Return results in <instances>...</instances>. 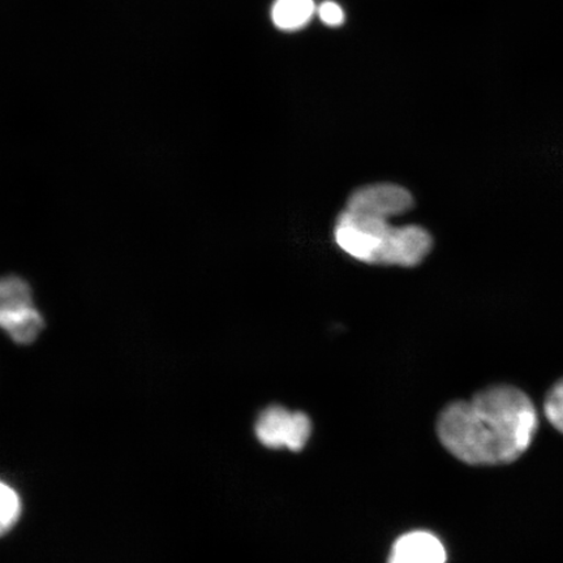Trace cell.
<instances>
[{
	"mask_svg": "<svg viewBox=\"0 0 563 563\" xmlns=\"http://www.w3.org/2000/svg\"><path fill=\"white\" fill-rule=\"evenodd\" d=\"M27 305H33L30 284L18 276L0 277V317Z\"/></svg>",
	"mask_w": 563,
	"mask_h": 563,
	"instance_id": "obj_9",
	"label": "cell"
},
{
	"mask_svg": "<svg viewBox=\"0 0 563 563\" xmlns=\"http://www.w3.org/2000/svg\"><path fill=\"white\" fill-rule=\"evenodd\" d=\"M320 18L329 26H340L344 21V13L334 2H325L320 5Z\"/></svg>",
	"mask_w": 563,
	"mask_h": 563,
	"instance_id": "obj_12",
	"label": "cell"
},
{
	"mask_svg": "<svg viewBox=\"0 0 563 563\" xmlns=\"http://www.w3.org/2000/svg\"><path fill=\"white\" fill-rule=\"evenodd\" d=\"M255 431L258 441L266 448H287L299 452L311 435L312 424L306 413L271 406L260 415Z\"/></svg>",
	"mask_w": 563,
	"mask_h": 563,
	"instance_id": "obj_3",
	"label": "cell"
},
{
	"mask_svg": "<svg viewBox=\"0 0 563 563\" xmlns=\"http://www.w3.org/2000/svg\"><path fill=\"white\" fill-rule=\"evenodd\" d=\"M44 327V317L34 305L20 307L0 317V329L19 344H30L37 340Z\"/></svg>",
	"mask_w": 563,
	"mask_h": 563,
	"instance_id": "obj_7",
	"label": "cell"
},
{
	"mask_svg": "<svg viewBox=\"0 0 563 563\" xmlns=\"http://www.w3.org/2000/svg\"><path fill=\"white\" fill-rule=\"evenodd\" d=\"M21 516V499L15 489L0 482V537L12 530Z\"/></svg>",
	"mask_w": 563,
	"mask_h": 563,
	"instance_id": "obj_10",
	"label": "cell"
},
{
	"mask_svg": "<svg viewBox=\"0 0 563 563\" xmlns=\"http://www.w3.org/2000/svg\"><path fill=\"white\" fill-rule=\"evenodd\" d=\"M537 429L531 399L512 386H493L471 400L449 405L438 424L448 452L474 466L517 461L530 448Z\"/></svg>",
	"mask_w": 563,
	"mask_h": 563,
	"instance_id": "obj_1",
	"label": "cell"
},
{
	"mask_svg": "<svg viewBox=\"0 0 563 563\" xmlns=\"http://www.w3.org/2000/svg\"><path fill=\"white\" fill-rule=\"evenodd\" d=\"M313 13V0H276L272 9V19L278 30L294 32L306 26Z\"/></svg>",
	"mask_w": 563,
	"mask_h": 563,
	"instance_id": "obj_8",
	"label": "cell"
},
{
	"mask_svg": "<svg viewBox=\"0 0 563 563\" xmlns=\"http://www.w3.org/2000/svg\"><path fill=\"white\" fill-rule=\"evenodd\" d=\"M391 230L389 220L344 209L338 217L334 236L338 246L349 256L376 265Z\"/></svg>",
	"mask_w": 563,
	"mask_h": 563,
	"instance_id": "obj_2",
	"label": "cell"
},
{
	"mask_svg": "<svg viewBox=\"0 0 563 563\" xmlns=\"http://www.w3.org/2000/svg\"><path fill=\"white\" fill-rule=\"evenodd\" d=\"M433 239L426 229L415 227L393 228L379 252L376 265L415 267L431 253Z\"/></svg>",
	"mask_w": 563,
	"mask_h": 563,
	"instance_id": "obj_5",
	"label": "cell"
},
{
	"mask_svg": "<svg viewBox=\"0 0 563 563\" xmlns=\"http://www.w3.org/2000/svg\"><path fill=\"white\" fill-rule=\"evenodd\" d=\"M545 415L549 422L563 434V379L549 391L545 400Z\"/></svg>",
	"mask_w": 563,
	"mask_h": 563,
	"instance_id": "obj_11",
	"label": "cell"
},
{
	"mask_svg": "<svg viewBox=\"0 0 563 563\" xmlns=\"http://www.w3.org/2000/svg\"><path fill=\"white\" fill-rule=\"evenodd\" d=\"M445 547L435 534L413 531L394 543L387 563H446Z\"/></svg>",
	"mask_w": 563,
	"mask_h": 563,
	"instance_id": "obj_6",
	"label": "cell"
},
{
	"mask_svg": "<svg viewBox=\"0 0 563 563\" xmlns=\"http://www.w3.org/2000/svg\"><path fill=\"white\" fill-rule=\"evenodd\" d=\"M413 207V197L406 188L379 183L356 189L351 195L346 210L390 220L402 216Z\"/></svg>",
	"mask_w": 563,
	"mask_h": 563,
	"instance_id": "obj_4",
	"label": "cell"
}]
</instances>
